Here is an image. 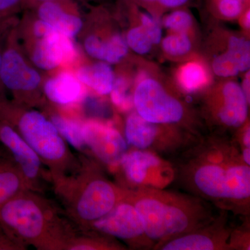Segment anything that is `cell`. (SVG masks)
I'll return each mask as SVG.
<instances>
[{
  "mask_svg": "<svg viewBox=\"0 0 250 250\" xmlns=\"http://www.w3.org/2000/svg\"><path fill=\"white\" fill-rule=\"evenodd\" d=\"M175 180L188 193L219 210L250 216V166L242 158L238 145L228 135H203L170 160Z\"/></svg>",
  "mask_w": 250,
  "mask_h": 250,
  "instance_id": "1",
  "label": "cell"
},
{
  "mask_svg": "<svg viewBox=\"0 0 250 250\" xmlns=\"http://www.w3.org/2000/svg\"><path fill=\"white\" fill-rule=\"evenodd\" d=\"M125 199L139 212L155 245L203 226L218 213L200 197L166 188H126Z\"/></svg>",
  "mask_w": 250,
  "mask_h": 250,
  "instance_id": "2",
  "label": "cell"
},
{
  "mask_svg": "<svg viewBox=\"0 0 250 250\" xmlns=\"http://www.w3.org/2000/svg\"><path fill=\"white\" fill-rule=\"evenodd\" d=\"M29 190L0 207V228L22 246L24 243L40 250H65L71 232L55 208Z\"/></svg>",
  "mask_w": 250,
  "mask_h": 250,
  "instance_id": "3",
  "label": "cell"
},
{
  "mask_svg": "<svg viewBox=\"0 0 250 250\" xmlns=\"http://www.w3.org/2000/svg\"><path fill=\"white\" fill-rule=\"evenodd\" d=\"M57 186L64 189L72 218L88 228L90 224L107 214L126 195L125 188L108 180L93 164H88L77 178L64 180Z\"/></svg>",
  "mask_w": 250,
  "mask_h": 250,
  "instance_id": "4",
  "label": "cell"
},
{
  "mask_svg": "<svg viewBox=\"0 0 250 250\" xmlns=\"http://www.w3.org/2000/svg\"><path fill=\"white\" fill-rule=\"evenodd\" d=\"M133 103L146 121L179 126L198 137L205 135L199 112L156 79L143 75L135 87Z\"/></svg>",
  "mask_w": 250,
  "mask_h": 250,
  "instance_id": "5",
  "label": "cell"
},
{
  "mask_svg": "<svg viewBox=\"0 0 250 250\" xmlns=\"http://www.w3.org/2000/svg\"><path fill=\"white\" fill-rule=\"evenodd\" d=\"M16 131L47 166L54 182L59 184L67 178L73 164L72 154L58 130L40 112H24L16 118Z\"/></svg>",
  "mask_w": 250,
  "mask_h": 250,
  "instance_id": "6",
  "label": "cell"
},
{
  "mask_svg": "<svg viewBox=\"0 0 250 250\" xmlns=\"http://www.w3.org/2000/svg\"><path fill=\"white\" fill-rule=\"evenodd\" d=\"M249 105L241 85L222 81L202 94L198 112L210 133L228 135L248 121Z\"/></svg>",
  "mask_w": 250,
  "mask_h": 250,
  "instance_id": "7",
  "label": "cell"
},
{
  "mask_svg": "<svg viewBox=\"0 0 250 250\" xmlns=\"http://www.w3.org/2000/svg\"><path fill=\"white\" fill-rule=\"evenodd\" d=\"M125 136L129 147L149 151L169 160L182 154L200 138L179 126L146 121L136 111L126 118Z\"/></svg>",
  "mask_w": 250,
  "mask_h": 250,
  "instance_id": "8",
  "label": "cell"
},
{
  "mask_svg": "<svg viewBox=\"0 0 250 250\" xmlns=\"http://www.w3.org/2000/svg\"><path fill=\"white\" fill-rule=\"evenodd\" d=\"M121 174V187L166 188L175 181V169L172 161L159 154L131 147L116 169Z\"/></svg>",
  "mask_w": 250,
  "mask_h": 250,
  "instance_id": "9",
  "label": "cell"
},
{
  "mask_svg": "<svg viewBox=\"0 0 250 250\" xmlns=\"http://www.w3.org/2000/svg\"><path fill=\"white\" fill-rule=\"evenodd\" d=\"M88 228L124 242L129 249L153 250L155 246L146 233L139 212L125 199L107 214L90 224Z\"/></svg>",
  "mask_w": 250,
  "mask_h": 250,
  "instance_id": "10",
  "label": "cell"
},
{
  "mask_svg": "<svg viewBox=\"0 0 250 250\" xmlns=\"http://www.w3.org/2000/svg\"><path fill=\"white\" fill-rule=\"evenodd\" d=\"M232 229L229 225V211L219 210L215 218L203 226L156 244L153 250H229Z\"/></svg>",
  "mask_w": 250,
  "mask_h": 250,
  "instance_id": "11",
  "label": "cell"
},
{
  "mask_svg": "<svg viewBox=\"0 0 250 250\" xmlns=\"http://www.w3.org/2000/svg\"><path fill=\"white\" fill-rule=\"evenodd\" d=\"M83 131L86 148L102 164L116 170L129 149L124 136L111 125L95 120L84 122Z\"/></svg>",
  "mask_w": 250,
  "mask_h": 250,
  "instance_id": "12",
  "label": "cell"
},
{
  "mask_svg": "<svg viewBox=\"0 0 250 250\" xmlns=\"http://www.w3.org/2000/svg\"><path fill=\"white\" fill-rule=\"evenodd\" d=\"M0 142L11 153L29 190H35L42 177V162L40 157L14 126L6 121L0 123Z\"/></svg>",
  "mask_w": 250,
  "mask_h": 250,
  "instance_id": "13",
  "label": "cell"
},
{
  "mask_svg": "<svg viewBox=\"0 0 250 250\" xmlns=\"http://www.w3.org/2000/svg\"><path fill=\"white\" fill-rule=\"evenodd\" d=\"M224 47L217 49L210 57V67L221 78H231L249 70L250 42L243 36H225Z\"/></svg>",
  "mask_w": 250,
  "mask_h": 250,
  "instance_id": "14",
  "label": "cell"
},
{
  "mask_svg": "<svg viewBox=\"0 0 250 250\" xmlns=\"http://www.w3.org/2000/svg\"><path fill=\"white\" fill-rule=\"evenodd\" d=\"M0 80L15 93L31 92L40 85L41 77L29 66L18 50L9 47L1 54Z\"/></svg>",
  "mask_w": 250,
  "mask_h": 250,
  "instance_id": "15",
  "label": "cell"
},
{
  "mask_svg": "<svg viewBox=\"0 0 250 250\" xmlns=\"http://www.w3.org/2000/svg\"><path fill=\"white\" fill-rule=\"evenodd\" d=\"M31 54V60L36 66L51 70L76 57L72 39L54 30L44 37L38 39Z\"/></svg>",
  "mask_w": 250,
  "mask_h": 250,
  "instance_id": "16",
  "label": "cell"
},
{
  "mask_svg": "<svg viewBox=\"0 0 250 250\" xmlns=\"http://www.w3.org/2000/svg\"><path fill=\"white\" fill-rule=\"evenodd\" d=\"M70 0H49L38 2L39 19L62 35L72 39L80 33L83 22L76 14L70 11Z\"/></svg>",
  "mask_w": 250,
  "mask_h": 250,
  "instance_id": "17",
  "label": "cell"
},
{
  "mask_svg": "<svg viewBox=\"0 0 250 250\" xmlns=\"http://www.w3.org/2000/svg\"><path fill=\"white\" fill-rule=\"evenodd\" d=\"M141 24L130 29L126 40L129 48L136 53L144 55L152 50L154 45L162 40V29L160 24L152 15L141 14Z\"/></svg>",
  "mask_w": 250,
  "mask_h": 250,
  "instance_id": "18",
  "label": "cell"
},
{
  "mask_svg": "<svg viewBox=\"0 0 250 250\" xmlns=\"http://www.w3.org/2000/svg\"><path fill=\"white\" fill-rule=\"evenodd\" d=\"M43 88L49 101L59 105L72 104L84 96L83 84L68 72H62L49 79Z\"/></svg>",
  "mask_w": 250,
  "mask_h": 250,
  "instance_id": "19",
  "label": "cell"
},
{
  "mask_svg": "<svg viewBox=\"0 0 250 250\" xmlns=\"http://www.w3.org/2000/svg\"><path fill=\"white\" fill-rule=\"evenodd\" d=\"M84 48L90 57L108 64L121 62L129 52L126 40L118 34H113L106 39L90 35L85 39Z\"/></svg>",
  "mask_w": 250,
  "mask_h": 250,
  "instance_id": "20",
  "label": "cell"
},
{
  "mask_svg": "<svg viewBox=\"0 0 250 250\" xmlns=\"http://www.w3.org/2000/svg\"><path fill=\"white\" fill-rule=\"evenodd\" d=\"M27 190L25 179L13 158L0 154V207Z\"/></svg>",
  "mask_w": 250,
  "mask_h": 250,
  "instance_id": "21",
  "label": "cell"
},
{
  "mask_svg": "<svg viewBox=\"0 0 250 250\" xmlns=\"http://www.w3.org/2000/svg\"><path fill=\"white\" fill-rule=\"evenodd\" d=\"M75 76L82 84L100 95H109L114 84V72L106 62H100L82 67Z\"/></svg>",
  "mask_w": 250,
  "mask_h": 250,
  "instance_id": "22",
  "label": "cell"
},
{
  "mask_svg": "<svg viewBox=\"0 0 250 250\" xmlns=\"http://www.w3.org/2000/svg\"><path fill=\"white\" fill-rule=\"evenodd\" d=\"M181 89L187 93L202 90L208 85L209 77L203 62L191 61L179 67L176 75Z\"/></svg>",
  "mask_w": 250,
  "mask_h": 250,
  "instance_id": "23",
  "label": "cell"
},
{
  "mask_svg": "<svg viewBox=\"0 0 250 250\" xmlns=\"http://www.w3.org/2000/svg\"><path fill=\"white\" fill-rule=\"evenodd\" d=\"M50 121L56 126L59 134L67 143L78 150L86 148L84 140V123L70 119L61 115H54Z\"/></svg>",
  "mask_w": 250,
  "mask_h": 250,
  "instance_id": "24",
  "label": "cell"
},
{
  "mask_svg": "<svg viewBox=\"0 0 250 250\" xmlns=\"http://www.w3.org/2000/svg\"><path fill=\"white\" fill-rule=\"evenodd\" d=\"M94 234L75 238L72 236L67 242L65 250H124L127 248L111 237L94 231Z\"/></svg>",
  "mask_w": 250,
  "mask_h": 250,
  "instance_id": "25",
  "label": "cell"
},
{
  "mask_svg": "<svg viewBox=\"0 0 250 250\" xmlns=\"http://www.w3.org/2000/svg\"><path fill=\"white\" fill-rule=\"evenodd\" d=\"M161 47L170 57H183L191 52L192 42L190 34L171 33L161 41Z\"/></svg>",
  "mask_w": 250,
  "mask_h": 250,
  "instance_id": "26",
  "label": "cell"
},
{
  "mask_svg": "<svg viewBox=\"0 0 250 250\" xmlns=\"http://www.w3.org/2000/svg\"><path fill=\"white\" fill-rule=\"evenodd\" d=\"M191 14L184 9H177L166 16L164 24L171 33L188 34L191 33L193 26Z\"/></svg>",
  "mask_w": 250,
  "mask_h": 250,
  "instance_id": "27",
  "label": "cell"
},
{
  "mask_svg": "<svg viewBox=\"0 0 250 250\" xmlns=\"http://www.w3.org/2000/svg\"><path fill=\"white\" fill-rule=\"evenodd\" d=\"M112 103L122 110L126 111L134 106L133 95L129 93V85L123 77L115 79L111 93Z\"/></svg>",
  "mask_w": 250,
  "mask_h": 250,
  "instance_id": "28",
  "label": "cell"
},
{
  "mask_svg": "<svg viewBox=\"0 0 250 250\" xmlns=\"http://www.w3.org/2000/svg\"><path fill=\"white\" fill-rule=\"evenodd\" d=\"M212 1L219 16L228 20L240 18L248 9V3L249 4L243 0H215Z\"/></svg>",
  "mask_w": 250,
  "mask_h": 250,
  "instance_id": "29",
  "label": "cell"
},
{
  "mask_svg": "<svg viewBox=\"0 0 250 250\" xmlns=\"http://www.w3.org/2000/svg\"><path fill=\"white\" fill-rule=\"evenodd\" d=\"M244 218L242 225L232 229L229 239V250H250V216Z\"/></svg>",
  "mask_w": 250,
  "mask_h": 250,
  "instance_id": "30",
  "label": "cell"
},
{
  "mask_svg": "<svg viewBox=\"0 0 250 250\" xmlns=\"http://www.w3.org/2000/svg\"><path fill=\"white\" fill-rule=\"evenodd\" d=\"M27 0H0V21L18 11Z\"/></svg>",
  "mask_w": 250,
  "mask_h": 250,
  "instance_id": "31",
  "label": "cell"
},
{
  "mask_svg": "<svg viewBox=\"0 0 250 250\" xmlns=\"http://www.w3.org/2000/svg\"><path fill=\"white\" fill-rule=\"evenodd\" d=\"M22 246L18 244L0 228V250H13L22 249Z\"/></svg>",
  "mask_w": 250,
  "mask_h": 250,
  "instance_id": "32",
  "label": "cell"
},
{
  "mask_svg": "<svg viewBox=\"0 0 250 250\" xmlns=\"http://www.w3.org/2000/svg\"><path fill=\"white\" fill-rule=\"evenodd\" d=\"M188 0H159V10L176 9L183 6Z\"/></svg>",
  "mask_w": 250,
  "mask_h": 250,
  "instance_id": "33",
  "label": "cell"
},
{
  "mask_svg": "<svg viewBox=\"0 0 250 250\" xmlns=\"http://www.w3.org/2000/svg\"><path fill=\"white\" fill-rule=\"evenodd\" d=\"M134 1L145 7L147 8L150 11H159V0H134Z\"/></svg>",
  "mask_w": 250,
  "mask_h": 250,
  "instance_id": "34",
  "label": "cell"
},
{
  "mask_svg": "<svg viewBox=\"0 0 250 250\" xmlns=\"http://www.w3.org/2000/svg\"><path fill=\"white\" fill-rule=\"evenodd\" d=\"M240 18H241L242 26H243V28H245L246 30H250V12L249 7L243 12V14L241 15Z\"/></svg>",
  "mask_w": 250,
  "mask_h": 250,
  "instance_id": "35",
  "label": "cell"
},
{
  "mask_svg": "<svg viewBox=\"0 0 250 250\" xmlns=\"http://www.w3.org/2000/svg\"><path fill=\"white\" fill-rule=\"evenodd\" d=\"M242 89H243V93L246 95L247 100L248 103L250 104V73L248 72V75H246V79L243 81V85H241Z\"/></svg>",
  "mask_w": 250,
  "mask_h": 250,
  "instance_id": "36",
  "label": "cell"
},
{
  "mask_svg": "<svg viewBox=\"0 0 250 250\" xmlns=\"http://www.w3.org/2000/svg\"><path fill=\"white\" fill-rule=\"evenodd\" d=\"M32 1H37V2H40V1H49V0H32Z\"/></svg>",
  "mask_w": 250,
  "mask_h": 250,
  "instance_id": "37",
  "label": "cell"
},
{
  "mask_svg": "<svg viewBox=\"0 0 250 250\" xmlns=\"http://www.w3.org/2000/svg\"><path fill=\"white\" fill-rule=\"evenodd\" d=\"M1 54H2V53H1V52H0V64H1Z\"/></svg>",
  "mask_w": 250,
  "mask_h": 250,
  "instance_id": "38",
  "label": "cell"
},
{
  "mask_svg": "<svg viewBox=\"0 0 250 250\" xmlns=\"http://www.w3.org/2000/svg\"><path fill=\"white\" fill-rule=\"evenodd\" d=\"M243 1H247V2H249L250 0H243Z\"/></svg>",
  "mask_w": 250,
  "mask_h": 250,
  "instance_id": "39",
  "label": "cell"
}]
</instances>
